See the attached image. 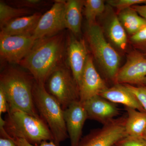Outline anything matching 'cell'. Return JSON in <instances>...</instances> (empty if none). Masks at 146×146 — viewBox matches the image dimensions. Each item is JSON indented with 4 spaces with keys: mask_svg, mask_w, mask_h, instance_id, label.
Instances as JSON below:
<instances>
[{
    "mask_svg": "<svg viewBox=\"0 0 146 146\" xmlns=\"http://www.w3.org/2000/svg\"><path fill=\"white\" fill-rule=\"evenodd\" d=\"M114 146H116V145H114Z\"/></svg>",
    "mask_w": 146,
    "mask_h": 146,
    "instance_id": "obj_34",
    "label": "cell"
},
{
    "mask_svg": "<svg viewBox=\"0 0 146 146\" xmlns=\"http://www.w3.org/2000/svg\"><path fill=\"white\" fill-rule=\"evenodd\" d=\"M0 146H18L15 140L7 133L3 127H0Z\"/></svg>",
    "mask_w": 146,
    "mask_h": 146,
    "instance_id": "obj_27",
    "label": "cell"
},
{
    "mask_svg": "<svg viewBox=\"0 0 146 146\" xmlns=\"http://www.w3.org/2000/svg\"><path fill=\"white\" fill-rule=\"evenodd\" d=\"M80 100L82 102L98 96L108 88L95 68L89 55L78 84Z\"/></svg>",
    "mask_w": 146,
    "mask_h": 146,
    "instance_id": "obj_10",
    "label": "cell"
},
{
    "mask_svg": "<svg viewBox=\"0 0 146 146\" xmlns=\"http://www.w3.org/2000/svg\"><path fill=\"white\" fill-rule=\"evenodd\" d=\"M83 103L88 115V119L106 124L119 114L115 104L109 101L100 95L85 101Z\"/></svg>",
    "mask_w": 146,
    "mask_h": 146,
    "instance_id": "obj_13",
    "label": "cell"
},
{
    "mask_svg": "<svg viewBox=\"0 0 146 146\" xmlns=\"http://www.w3.org/2000/svg\"><path fill=\"white\" fill-rule=\"evenodd\" d=\"M108 32L110 39L120 49H125L127 37L125 29L117 16H113L110 19L108 26Z\"/></svg>",
    "mask_w": 146,
    "mask_h": 146,
    "instance_id": "obj_20",
    "label": "cell"
},
{
    "mask_svg": "<svg viewBox=\"0 0 146 146\" xmlns=\"http://www.w3.org/2000/svg\"><path fill=\"white\" fill-rule=\"evenodd\" d=\"M65 50L64 34L37 39L20 64L37 82L45 83L47 79L63 60Z\"/></svg>",
    "mask_w": 146,
    "mask_h": 146,
    "instance_id": "obj_1",
    "label": "cell"
},
{
    "mask_svg": "<svg viewBox=\"0 0 146 146\" xmlns=\"http://www.w3.org/2000/svg\"><path fill=\"white\" fill-rule=\"evenodd\" d=\"M33 98L35 107L52 134L53 142L58 146L69 138L60 103L47 91L45 84L35 80Z\"/></svg>",
    "mask_w": 146,
    "mask_h": 146,
    "instance_id": "obj_4",
    "label": "cell"
},
{
    "mask_svg": "<svg viewBox=\"0 0 146 146\" xmlns=\"http://www.w3.org/2000/svg\"><path fill=\"white\" fill-rule=\"evenodd\" d=\"M19 8H38L44 4L45 1L41 0H21L13 2Z\"/></svg>",
    "mask_w": 146,
    "mask_h": 146,
    "instance_id": "obj_26",
    "label": "cell"
},
{
    "mask_svg": "<svg viewBox=\"0 0 146 146\" xmlns=\"http://www.w3.org/2000/svg\"><path fill=\"white\" fill-rule=\"evenodd\" d=\"M100 96L115 104H119L127 108L146 112L136 96L124 84L117 83L112 87H108Z\"/></svg>",
    "mask_w": 146,
    "mask_h": 146,
    "instance_id": "obj_15",
    "label": "cell"
},
{
    "mask_svg": "<svg viewBox=\"0 0 146 146\" xmlns=\"http://www.w3.org/2000/svg\"><path fill=\"white\" fill-rule=\"evenodd\" d=\"M46 82L47 91L57 100L63 110L74 102L80 100L78 84L71 71L63 65L56 68Z\"/></svg>",
    "mask_w": 146,
    "mask_h": 146,
    "instance_id": "obj_6",
    "label": "cell"
},
{
    "mask_svg": "<svg viewBox=\"0 0 146 146\" xmlns=\"http://www.w3.org/2000/svg\"><path fill=\"white\" fill-rule=\"evenodd\" d=\"M35 82L33 77L17 68H7L1 74L0 86L5 92L9 107L41 117L33 98Z\"/></svg>",
    "mask_w": 146,
    "mask_h": 146,
    "instance_id": "obj_2",
    "label": "cell"
},
{
    "mask_svg": "<svg viewBox=\"0 0 146 146\" xmlns=\"http://www.w3.org/2000/svg\"><path fill=\"white\" fill-rule=\"evenodd\" d=\"M127 117L126 118L125 128L128 136L142 137L146 128V112L125 108Z\"/></svg>",
    "mask_w": 146,
    "mask_h": 146,
    "instance_id": "obj_18",
    "label": "cell"
},
{
    "mask_svg": "<svg viewBox=\"0 0 146 146\" xmlns=\"http://www.w3.org/2000/svg\"><path fill=\"white\" fill-rule=\"evenodd\" d=\"M116 146H146V141L142 137L127 136L120 140Z\"/></svg>",
    "mask_w": 146,
    "mask_h": 146,
    "instance_id": "obj_25",
    "label": "cell"
},
{
    "mask_svg": "<svg viewBox=\"0 0 146 146\" xmlns=\"http://www.w3.org/2000/svg\"><path fill=\"white\" fill-rule=\"evenodd\" d=\"M142 138H143L144 140H145L146 141V128L145 131H144L143 134V136H142Z\"/></svg>",
    "mask_w": 146,
    "mask_h": 146,
    "instance_id": "obj_33",
    "label": "cell"
},
{
    "mask_svg": "<svg viewBox=\"0 0 146 146\" xmlns=\"http://www.w3.org/2000/svg\"><path fill=\"white\" fill-rule=\"evenodd\" d=\"M84 1L68 0L65 3L64 20L65 28L74 35L81 31L82 11Z\"/></svg>",
    "mask_w": 146,
    "mask_h": 146,
    "instance_id": "obj_17",
    "label": "cell"
},
{
    "mask_svg": "<svg viewBox=\"0 0 146 146\" xmlns=\"http://www.w3.org/2000/svg\"><path fill=\"white\" fill-rule=\"evenodd\" d=\"M123 84L136 96L146 112V86H134L130 84Z\"/></svg>",
    "mask_w": 146,
    "mask_h": 146,
    "instance_id": "obj_24",
    "label": "cell"
},
{
    "mask_svg": "<svg viewBox=\"0 0 146 146\" xmlns=\"http://www.w3.org/2000/svg\"><path fill=\"white\" fill-rule=\"evenodd\" d=\"M87 35L96 60L108 77L116 81L121 60L119 55L106 41L98 25L96 23L89 25Z\"/></svg>",
    "mask_w": 146,
    "mask_h": 146,
    "instance_id": "obj_5",
    "label": "cell"
},
{
    "mask_svg": "<svg viewBox=\"0 0 146 146\" xmlns=\"http://www.w3.org/2000/svg\"><path fill=\"white\" fill-rule=\"evenodd\" d=\"M107 1L119 11L131 8L132 6L146 4V0H110Z\"/></svg>",
    "mask_w": 146,
    "mask_h": 146,
    "instance_id": "obj_23",
    "label": "cell"
},
{
    "mask_svg": "<svg viewBox=\"0 0 146 146\" xmlns=\"http://www.w3.org/2000/svg\"><path fill=\"white\" fill-rule=\"evenodd\" d=\"M146 77V58L134 52L129 55L126 63L119 70L116 82L121 84H141Z\"/></svg>",
    "mask_w": 146,
    "mask_h": 146,
    "instance_id": "obj_12",
    "label": "cell"
},
{
    "mask_svg": "<svg viewBox=\"0 0 146 146\" xmlns=\"http://www.w3.org/2000/svg\"><path fill=\"white\" fill-rule=\"evenodd\" d=\"M145 57L146 58V55H145Z\"/></svg>",
    "mask_w": 146,
    "mask_h": 146,
    "instance_id": "obj_35",
    "label": "cell"
},
{
    "mask_svg": "<svg viewBox=\"0 0 146 146\" xmlns=\"http://www.w3.org/2000/svg\"><path fill=\"white\" fill-rule=\"evenodd\" d=\"M18 146H58L52 141H46L38 145H33L23 139H14Z\"/></svg>",
    "mask_w": 146,
    "mask_h": 146,
    "instance_id": "obj_30",
    "label": "cell"
},
{
    "mask_svg": "<svg viewBox=\"0 0 146 146\" xmlns=\"http://www.w3.org/2000/svg\"><path fill=\"white\" fill-rule=\"evenodd\" d=\"M4 120L5 129L13 139H25L33 145L53 141L49 128L41 117L9 106Z\"/></svg>",
    "mask_w": 146,
    "mask_h": 146,
    "instance_id": "obj_3",
    "label": "cell"
},
{
    "mask_svg": "<svg viewBox=\"0 0 146 146\" xmlns=\"http://www.w3.org/2000/svg\"><path fill=\"white\" fill-rule=\"evenodd\" d=\"M64 117L71 146H78L84 125L88 119L82 102L78 100L71 104L64 110Z\"/></svg>",
    "mask_w": 146,
    "mask_h": 146,
    "instance_id": "obj_11",
    "label": "cell"
},
{
    "mask_svg": "<svg viewBox=\"0 0 146 146\" xmlns=\"http://www.w3.org/2000/svg\"><path fill=\"white\" fill-rule=\"evenodd\" d=\"M125 119H115L93 130L81 139L78 146H114L128 136L125 128Z\"/></svg>",
    "mask_w": 146,
    "mask_h": 146,
    "instance_id": "obj_7",
    "label": "cell"
},
{
    "mask_svg": "<svg viewBox=\"0 0 146 146\" xmlns=\"http://www.w3.org/2000/svg\"><path fill=\"white\" fill-rule=\"evenodd\" d=\"M32 35H10L0 33V55L11 63H20L36 42Z\"/></svg>",
    "mask_w": 146,
    "mask_h": 146,
    "instance_id": "obj_8",
    "label": "cell"
},
{
    "mask_svg": "<svg viewBox=\"0 0 146 146\" xmlns=\"http://www.w3.org/2000/svg\"><path fill=\"white\" fill-rule=\"evenodd\" d=\"M84 14L89 25L95 23V20L104 11V1L102 0L84 1Z\"/></svg>",
    "mask_w": 146,
    "mask_h": 146,
    "instance_id": "obj_22",
    "label": "cell"
},
{
    "mask_svg": "<svg viewBox=\"0 0 146 146\" xmlns=\"http://www.w3.org/2000/svg\"><path fill=\"white\" fill-rule=\"evenodd\" d=\"M133 8L140 16L146 20V4L133 6Z\"/></svg>",
    "mask_w": 146,
    "mask_h": 146,
    "instance_id": "obj_31",
    "label": "cell"
},
{
    "mask_svg": "<svg viewBox=\"0 0 146 146\" xmlns=\"http://www.w3.org/2000/svg\"><path fill=\"white\" fill-rule=\"evenodd\" d=\"M67 50L68 64L78 85L89 56L84 40L71 36Z\"/></svg>",
    "mask_w": 146,
    "mask_h": 146,
    "instance_id": "obj_14",
    "label": "cell"
},
{
    "mask_svg": "<svg viewBox=\"0 0 146 146\" xmlns=\"http://www.w3.org/2000/svg\"><path fill=\"white\" fill-rule=\"evenodd\" d=\"M118 18L124 28L132 35L146 26V19L131 7L120 11Z\"/></svg>",
    "mask_w": 146,
    "mask_h": 146,
    "instance_id": "obj_19",
    "label": "cell"
},
{
    "mask_svg": "<svg viewBox=\"0 0 146 146\" xmlns=\"http://www.w3.org/2000/svg\"><path fill=\"white\" fill-rule=\"evenodd\" d=\"M141 84H142V85H143L144 86H146V77L143 80V81L141 82Z\"/></svg>",
    "mask_w": 146,
    "mask_h": 146,
    "instance_id": "obj_32",
    "label": "cell"
},
{
    "mask_svg": "<svg viewBox=\"0 0 146 146\" xmlns=\"http://www.w3.org/2000/svg\"><path fill=\"white\" fill-rule=\"evenodd\" d=\"M9 108L8 100L5 92L0 86V116L3 113H7Z\"/></svg>",
    "mask_w": 146,
    "mask_h": 146,
    "instance_id": "obj_28",
    "label": "cell"
},
{
    "mask_svg": "<svg viewBox=\"0 0 146 146\" xmlns=\"http://www.w3.org/2000/svg\"><path fill=\"white\" fill-rule=\"evenodd\" d=\"M42 15L35 13L10 21L1 28V33L10 35H32Z\"/></svg>",
    "mask_w": 146,
    "mask_h": 146,
    "instance_id": "obj_16",
    "label": "cell"
},
{
    "mask_svg": "<svg viewBox=\"0 0 146 146\" xmlns=\"http://www.w3.org/2000/svg\"><path fill=\"white\" fill-rule=\"evenodd\" d=\"M66 1H55L52 7L42 15L33 33L37 39L52 36L65 28L64 13Z\"/></svg>",
    "mask_w": 146,
    "mask_h": 146,
    "instance_id": "obj_9",
    "label": "cell"
},
{
    "mask_svg": "<svg viewBox=\"0 0 146 146\" xmlns=\"http://www.w3.org/2000/svg\"><path fill=\"white\" fill-rule=\"evenodd\" d=\"M29 9L15 8L7 4L3 1L0 2V26L1 29L10 21L19 17L31 15Z\"/></svg>",
    "mask_w": 146,
    "mask_h": 146,
    "instance_id": "obj_21",
    "label": "cell"
},
{
    "mask_svg": "<svg viewBox=\"0 0 146 146\" xmlns=\"http://www.w3.org/2000/svg\"><path fill=\"white\" fill-rule=\"evenodd\" d=\"M131 40L136 44L146 43V26L136 33L131 37Z\"/></svg>",
    "mask_w": 146,
    "mask_h": 146,
    "instance_id": "obj_29",
    "label": "cell"
}]
</instances>
